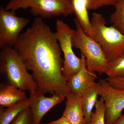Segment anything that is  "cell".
I'll list each match as a JSON object with an SVG mask.
<instances>
[{"label":"cell","mask_w":124,"mask_h":124,"mask_svg":"<svg viewBox=\"0 0 124 124\" xmlns=\"http://www.w3.org/2000/svg\"><path fill=\"white\" fill-rule=\"evenodd\" d=\"M75 19L88 35L94 39V32L89 17L87 0H71Z\"/></svg>","instance_id":"12"},{"label":"cell","mask_w":124,"mask_h":124,"mask_svg":"<svg viewBox=\"0 0 124 124\" xmlns=\"http://www.w3.org/2000/svg\"><path fill=\"white\" fill-rule=\"evenodd\" d=\"M76 29L72 37L73 47L79 49L84 55L86 67L89 71L97 72L99 75L106 74L110 66V62L97 42L88 35L79 24L74 19Z\"/></svg>","instance_id":"3"},{"label":"cell","mask_w":124,"mask_h":124,"mask_svg":"<svg viewBox=\"0 0 124 124\" xmlns=\"http://www.w3.org/2000/svg\"><path fill=\"white\" fill-rule=\"evenodd\" d=\"M56 30L57 38L64 57L62 72L67 82L81 69L83 58L81 55L80 58L78 57L72 49V40L75 30L60 20L56 21Z\"/></svg>","instance_id":"6"},{"label":"cell","mask_w":124,"mask_h":124,"mask_svg":"<svg viewBox=\"0 0 124 124\" xmlns=\"http://www.w3.org/2000/svg\"><path fill=\"white\" fill-rule=\"evenodd\" d=\"M8 124H35L30 108L21 112Z\"/></svg>","instance_id":"19"},{"label":"cell","mask_w":124,"mask_h":124,"mask_svg":"<svg viewBox=\"0 0 124 124\" xmlns=\"http://www.w3.org/2000/svg\"><path fill=\"white\" fill-rule=\"evenodd\" d=\"M45 93L37 90L30 94L29 107L33 116L35 124H41L42 118L54 107L64 101L66 98L58 94L46 97Z\"/></svg>","instance_id":"9"},{"label":"cell","mask_w":124,"mask_h":124,"mask_svg":"<svg viewBox=\"0 0 124 124\" xmlns=\"http://www.w3.org/2000/svg\"><path fill=\"white\" fill-rule=\"evenodd\" d=\"M114 6L115 11L110 16V23L124 35V0H118Z\"/></svg>","instance_id":"16"},{"label":"cell","mask_w":124,"mask_h":124,"mask_svg":"<svg viewBox=\"0 0 124 124\" xmlns=\"http://www.w3.org/2000/svg\"><path fill=\"white\" fill-rule=\"evenodd\" d=\"M29 20L19 17L15 11L0 7V48L14 46L20 36V32L27 25Z\"/></svg>","instance_id":"7"},{"label":"cell","mask_w":124,"mask_h":124,"mask_svg":"<svg viewBox=\"0 0 124 124\" xmlns=\"http://www.w3.org/2000/svg\"><path fill=\"white\" fill-rule=\"evenodd\" d=\"M91 22L94 32V39L101 47L108 60L111 61L124 54V35L115 27L106 26L101 14L93 13Z\"/></svg>","instance_id":"4"},{"label":"cell","mask_w":124,"mask_h":124,"mask_svg":"<svg viewBox=\"0 0 124 124\" xmlns=\"http://www.w3.org/2000/svg\"><path fill=\"white\" fill-rule=\"evenodd\" d=\"M14 48L31 72L37 90L66 98L69 91L62 72V50L55 32L42 19H35L31 26L20 34Z\"/></svg>","instance_id":"1"},{"label":"cell","mask_w":124,"mask_h":124,"mask_svg":"<svg viewBox=\"0 0 124 124\" xmlns=\"http://www.w3.org/2000/svg\"><path fill=\"white\" fill-rule=\"evenodd\" d=\"M118 0H87L88 9L95 10L105 6H114Z\"/></svg>","instance_id":"20"},{"label":"cell","mask_w":124,"mask_h":124,"mask_svg":"<svg viewBox=\"0 0 124 124\" xmlns=\"http://www.w3.org/2000/svg\"><path fill=\"white\" fill-rule=\"evenodd\" d=\"M29 98L9 107L0 108V124H8L21 112L29 107Z\"/></svg>","instance_id":"15"},{"label":"cell","mask_w":124,"mask_h":124,"mask_svg":"<svg viewBox=\"0 0 124 124\" xmlns=\"http://www.w3.org/2000/svg\"><path fill=\"white\" fill-rule=\"evenodd\" d=\"M113 124H124V114L121 115Z\"/></svg>","instance_id":"23"},{"label":"cell","mask_w":124,"mask_h":124,"mask_svg":"<svg viewBox=\"0 0 124 124\" xmlns=\"http://www.w3.org/2000/svg\"><path fill=\"white\" fill-rule=\"evenodd\" d=\"M106 75L108 77L111 78L124 77V54L110 62L109 69Z\"/></svg>","instance_id":"17"},{"label":"cell","mask_w":124,"mask_h":124,"mask_svg":"<svg viewBox=\"0 0 124 124\" xmlns=\"http://www.w3.org/2000/svg\"><path fill=\"white\" fill-rule=\"evenodd\" d=\"M105 79L114 88L120 89H124V77L119 78L108 77Z\"/></svg>","instance_id":"21"},{"label":"cell","mask_w":124,"mask_h":124,"mask_svg":"<svg viewBox=\"0 0 124 124\" xmlns=\"http://www.w3.org/2000/svg\"><path fill=\"white\" fill-rule=\"evenodd\" d=\"M0 70L9 84L30 94L37 90L36 83L30 74L17 52L14 48L6 47L0 52Z\"/></svg>","instance_id":"2"},{"label":"cell","mask_w":124,"mask_h":124,"mask_svg":"<svg viewBox=\"0 0 124 124\" xmlns=\"http://www.w3.org/2000/svg\"><path fill=\"white\" fill-rule=\"evenodd\" d=\"M81 55L83 58L82 67L78 72L67 81V84L69 93L82 97L98 77L94 72L87 69L84 55L81 53Z\"/></svg>","instance_id":"10"},{"label":"cell","mask_w":124,"mask_h":124,"mask_svg":"<svg viewBox=\"0 0 124 124\" xmlns=\"http://www.w3.org/2000/svg\"><path fill=\"white\" fill-rule=\"evenodd\" d=\"M25 91L9 84H0V106L4 108L12 106L26 99Z\"/></svg>","instance_id":"13"},{"label":"cell","mask_w":124,"mask_h":124,"mask_svg":"<svg viewBox=\"0 0 124 124\" xmlns=\"http://www.w3.org/2000/svg\"><path fill=\"white\" fill-rule=\"evenodd\" d=\"M98 84L95 82L87 90L81 97L85 124H89L90 122L92 111L98 100Z\"/></svg>","instance_id":"14"},{"label":"cell","mask_w":124,"mask_h":124,"mask_svg":"<svg viewBox=\"0 0 124 124\" xmlns=\"http://www.w3.org/2000/svg\"><path fill=\"white\" fill-rule=\"evenodd\" d=\"M66 98V107L63 116L71 124H85L81 97L69 93Z\"/></svg>","instance_id":"11"},{"label":"cell","mask_w":124,"mask_h":124,"mask_svg":"<svg viewBox=\"0 0 124 124\" xmlns=\"http://www.w3.org/2000/svg\"><path fill=\"white\" fill-rule=\"evenodd\" d=\"M97 84L99 95L106 106L105 123L113 124L124 109V89L114 88L105 79H100Z\"/></svg>","instance_id":"8"},{"label":"cell","mask_w":124,"mask_h":124,"mask_svg":"<svg viewBox=\"0 0 124 124\" xmlns=\"http://www.w3.org/2000/svg\"><path fill=\"white\" fill-rule=\"evenodd\" d=\"M95 108V111L92 113L91 120L89 124H106V106L102 98L97 101Z\"/></svg>","instance_id":"18"},{"label":"cell","mask_w":124,"mask_h":124,"mask_svg":"<svg viewBox=\"0 0 124 124\" xmlns=\"http://www.w3.org/2000/svg\"><path fill=\"white\" fill-rule=\"evenodd\" d=\"M5 8L15 12L29 8L32 15L42 19L73 14L71 0H10Z\"/></svg>","instance_id":"5"},{"label":"cell","mask_w":124,"mask_h":124,"mask_svg":"<svg viewBox=\"0 0 124 124\" xmlns=\"http://www.w3.org/2000/svg\"><path fill=\"white\" fill-rule=\"evenodd\" d=\"M42 124H71L67 118L64 116H62L58 119L54 121L49 123Z\"/></svg>","instance_id":"22"}]
</instances>
